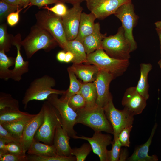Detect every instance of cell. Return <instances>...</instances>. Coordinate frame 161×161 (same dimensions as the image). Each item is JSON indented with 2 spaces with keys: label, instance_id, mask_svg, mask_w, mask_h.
I'll return each instance as SVG.
<instances>
[{
  "label": "cell",
  "instance_id": "cell-1",
  "mask_svg": "<svg viewBox=\"0 0 161 161\" xmlns=\"http://www.w3.org/2000/svg\"><path fill=\"white\" fill-rule=\"evenodd\" d=\"M21 44L28 58L41 49L49 52L58 44L49 32L36 24L31 27L29 34Z\"/></svg>",
  "mask_w": 161,
  "mask_h": 161
},
{
  "label": "cell",
  "instance_id": "cell-2",
  "mask_svg": "<svg viewBox=\"0 0 161 161\" xmlns=\"http://www.w3.org/2000/svg\"><path fill=\"white\" fill-rule=\"evenodd\" d=\"M56 84L54 78L48 75H44L32 81L26 89L22 103L26 109L28 103L32 100L43 101L47 100L52 94L63 95L66 91L54 89Z\"/></svg>",
  "mask_w": 161,
  "mask_h": 161
},
{
  "label": "cell",
  "instance_id": "cell-3",
  "mask_svg": "<svg viewBox=\"0 0 161 161\" xmlns=\"http://www.w3.org/2000/svg\"><path fill=\"white\" fill-rule=\"evenodd\" d=\"M76 123L88 126L95 132L104 131L113 134L111 124L107 119L103 108L97 105L91 108H84L76 112Z\"/></svg>",
  "mask_w": 161,
  "mask_h": 161
},
{
  "label": "cell",
  "instance_id": "cell-4",
  "mask_svg": "<svg viewBox=\"0 0 161 161\" xmlns=\"http://www.w3.org/2000/svg\"><path fill=\"white\" fill-rule=\"evenodd\" d=\"M93 64L99 70L106 71L116 78L122 75L128 69L129 60H120L109 56L102 48L87 55L86 62Z\"/></svg>",
  "mask_w": 161,
  "mask_h": 161
},
{
  "label": "cell",
  "instance_id": "cell-5",
  "mask_svg": "<svg viewBox=\"0 0 161 161\" xmlns=\"http://www.w3.org/2000/svg\"><path fill=\"white\" fill-rule=\"evenodd\" d=\"M45 10L39 11L35 14L36 24L49 32L66 52L68 41L66 37L62 17Z\"/></svg>",
  "mask_w": 161,
  "mask_h": 161
},
{
  "label": "cell",
  "instance_id": "cell-6",
  "mask_svg": "<svg viewBox=\"0 0 161 161\" xmlns=\"http://www.w3.org/2000/svg\"><path fill=\"white\" fill-rule=\"evenodd\" d=\"M41 107L44 112V120L35 134L34 139L52 145L55 129L58 125H62L61 118L56 109L47 100L44 102Z\"/></svg>",
  "mask_w": 161,
  "mask_h": 161
},
{
  "label": "cell",
  "instance_id": "cell-7",
  "mask_svg": "<svg viewBox=\"0 0 161 161\" xmlns=\"http://www.w3.org/2000/svg\"><path fill=\"white\" fill-rule=\"evenodd\" d=\"M102 48L109 56L118 59L129 60L130 53L133 52L122 26L115 35L106 36L103 39Z\"/></svg>",
  "mask_w": 161,
  "mask_h": 161
},
{
  "label": "cell",
  "instance_id": "cell-8",
  "mask_svg": "<svg viewBox=\"0 0 161 161\" xmlns=\"http://www.w3.org/2000/svg\"><path fill=\"white\" fill-rule=\"evenodd\" d=\"M103 108L106 116L113 128V140L118 138L124 128L132 126L134 115L126 108L122 110L116 109L113 103L112 95Z\"/></svg>",
  "mask_w": 161,
  "mask_h": 161
},
{
  "label": "cell",
  "instance_id": "cell-9",
  "mask_svg": "<svg viewBox=\"0 0 161 161\" xmlns=\"http://www.w3.org/2000/svg\"><path fill=\"white\" fill-rule=\"evenodd\" d=\"M57 94L50 95L47 100L57 110L60 115L63 129L70 137L74 138L77 133L74 129L76 124L77 114L68 105L67 102L58 98Z\"/></svg>",
  "mask_w": 161,
  "mask_h": 161
},
{
  "label": "cell",
  "instance_id": "cell-10",
  "mask_svg": "<svg viewBox=\"0 0 161 161\" xmlns=\"http://www.w3.org/2000/svg\"><path fill=\"white\" fill-rule=\"evenodd\" d=\"M114 14L121 21L125 36L131 45L132 51H134L137 46L134 38L133 30L137 22L138 16L134 12L131 1L121 5Z\"/></svg>",
  "mask_w": 161,
  "mask_h": 161
},
{
  "label": "cell",
  "instance_id": "cell-11",
  "mask_svg": "<svg viewBox=\"0 0 161 161\" xmlns=\"http://www.w3.org/2000/svg\"><path fill=\"white\" fill-rule=\"evenodd\" d=\"M131 0H86L88 9L99 19L114 14L122 5Z\"/></svg>",
  "mask_w": 161,
  "mask_h": 161
},
{
  "label": "cell",
  "instance_id": "cell-12",
  "mask_svg": "<svg viewBox=\"0 0 161 161\" xmlns=\"http://www.w3.org/2000/svg\"><path fill=\"white\" fill-rule=\"evenodd\" d=\"M67 13L62 17L63 26L67 40L75 39L78 34L81 14L83 8L80 4L73 5Z\"/></svg>",
  "mask_w": 161,
  "mask_h": 161
},
{
  "label": "cell",
  "instance_id": "cell-13",
  "mask_svg": "<svg viewBox=\"0 0 161 161\" xmlns=\"http://www.w3.org/2000/svg\"><path fill=\"white\" fill-rule=\"evenodd\" d=\"M74 139L87 141L90 145L93 152L98 156L100 161H108L107 147L113 142L110 135L103 134L101 131H95L92 137L76 136Z\"/></svg>",
  "mask_w": 161,
  "mask_h": 161
},
{
  "label": "cell",
  "instance_id": "cell-14",
  "mask_svg": "<svg viewBox=\"0 0 161 161\" xmlns=\"http://www.w3.org/2000/svg\"><path fill=\"white\" fill-rule=\"evenodd\" d=\"M115 78L111 74L103 70H99L97 77L93 82L97 92V105L103 108L108 102L111 94L109 92L110 84Z\"/></svg>",
  "mask_w": 161,
  "mask_h": 161
},
{
  "label": "cell",
  "instance_id": "cell-15",
  "mask_svg": "<svg viewBox=\"0 0 161 161\" xmlns=\"http://www.w3.org/2000/svg\"><path fill=\"white\" fill-rule=\"evenodd\" d=\"M146 100L138 92L136 86H131L125 91L121 103L124 108L134 115L142 113L146 106Z\"/></svg>",
  "mask_w": 161,
  "mask_h": 161
},
{
  "label": "cell",
  "instance_id": "cell-16",
  "mask_svg": "<svg viewBox=\"0 0 161 161\" xmlns=\"http://www.w3.org/2000/svg\"><path fill=\"white\" fill-rule=\"evenodd\" d=\"M44 112L41 107L39 112L27 124L20 139V143L26 152L32 143L37 131L44 120Z\"/></svg>",
  "mask_w": 161,
  "mask_h": 161
},
{
  "label": "cell",
  "instance_id": "cell-17",
  "mask_svg": "<svg viewBox=\"0 0 161 161\" xmlns=\"http://www.w3.org/2000/svg\"><path fill=\"white\" fill-rule=\"evenodd\" d=\"M21 35L18 34L13 37L12 43L16 47L17 53L14 68L11 70L10 79L18 82L21 80L22 75L27 72L29 70V62L24 60L21 54Z\"/></svg>",
  "mask_w": 161,
  "mask_h": 161
},
{
  "label": "cell",
  "instance_id": "cell-18",
  "mask_svg": "<svg viewBox=\"0 0 161 161\" xmlns=\"http://www.w3.org/2000/svg\"><path fill=\"white\" fill-rule=\"evenodd\" d=\"M70 138L63 129L62 125H58L55 130L53 143L58 155L64 157L72 156V148L69 143Z\"/></svg>",
  "mask_w": 161,
  "mask_h": 161
},
{
  "label": "cell",
  "instance_id": "cell-19",
  "mask_svg": "<svg viewBox=\"0 0 161 161\" xmlns=\"http://www.w3.org/2000/svg\"><path fill=\"white\" fill-rule=\"evenodd\" d=\"M83 63L73 64L68 68L83 83L94 82L97 77L99 69L93 64Z\"/></svg>",
  "mask_w": 161,
  "mask_h": 161
},
{
  "label": "cell",
  "instance_id": "cell-20",
  "mask_svg": "<svg viewBox=\"0 0 161 161\" xmlns=\"http://www.w3.org/2000/svg\"><path fill=\"white\" fill-rule=\"evenodd\" d=\"M157 126L155 123L153 128L150 136L147 141L142 145L137 146L135 148L132 155L128 157V161H157L158 157L155 155L149 156L148 154L149 147Z\"/></svg>",
  "mask_w": 161,
  "mask_h": 161
},
{
  "label": "cell",
  "instance_id": "cell-21",
  "mask_svg": "<svg viewBox=\"0 0 161 161\" xmlns=\"http://www.w3.org/2000/svg\"><path fill=\"white\" fill-rule=\"evenodd\" d=\"M106 35V34L101 33L99 23H95L93 32L85 37L82 43L87 54L102 48V42Z\"/></svg>",
  "mask_w": 161,
  "mask_h": 161
},
{
  "label": "cell",
  "instance_id": "cell-22",
  "mask_svg": "<svg viewBox=\"0 0 161 161\" xmlns=\"http://www.w3.org/2000/svg\"><path fill=\"white\" fill-rule=\"evenodd\" d=\"M97 19L95 15L91 12L87 14L85 12L81 13L78 34L75 40L82 43L85 37L93 31Z\"/></svg>",
  "mask_w": 161,
  "mask_h": 161
},
{
  "label": "cell",
  "instance_id": "cell-23",
  "mask_svg": "<svg viewBox=\"0 0 161 161\" xmlns=\"http://www.w3.org/2000/svg\"><path fill=\"white\" fill-rule=\"evenodd\" d=\"M140 77L136 88L138 92L147 100L149 96L148 76L152 66L150 63H142L140 64Z\"/></svg>",
  "mask_w": 161,
  "mask_h": 161
},
{
  "label": "cell",
  "instance_id": "cell-24",
  "mask_svg": "<svg viewBox=\"0 0 161 161\" xmlns=\"http://www.w3.org/2000/svg\"><path fill=\"white\" fill-rule=\"evenodd\" d=\"M29 154L44 157L57 156L55 148L53 144L49 145L42 143L34 139L27 150Z\"/></svg>",
  "mask_w": 161,
  "mask_h": 161
},
{
  "label": "cell",
  "instance_id": "cell-25",
  "mask_svg": "<svg viewBox=\"0 0 161 161\" xmlns=\"http://www.w3.org/2000/svg\"><path fill=\"white\" fill-rule=\"evenodd\" d=\"M70 51L74 56L73 64L85 63L87 54L82 43L75 39L68 41L66 52Z\"/></svg>",
  "mask_w": 161,
  "mask_h": 161
},
{
  "label": "cell",
  "instance_id": "cell-26",
  "mask_svg": "<svg viewBox=\"0 0 161 161\" xmlns=\"http://www.w3.org/2000/svg\"><path fill=\"white\" fill-rule=\"evenodd\" d=\"M77 94H80L83 97L86 103L85 107H92L97 105V92L93 82L83 83L80 89Z\"/></svg>",
  "mask_w": 161,
  "mask_h": 161
},
{
  "label": "cell",
  "instance_id": "cell-27",
  "mask_svg": "<svg viewBox=\"0 0 161 161\" xmlns=\"http://www.w3.org/2000/svg\"><path fill=\"white\" fill-rule=\"evenodd\" d=\"M36 114H31L21 119L1 124L5 129L20 139L25 126Z\"/></svg>",
  "mask_w": 161,
  "mask_h": 161
},
{
  "label": "cell",
  "instance_id": "cell-28",
  "mask_svg": "<svg viewBox=\"0 0 161 161\" xmlns=\"http://www.w3.org/2000/svg\"><path fill=\"white\" fill-rule=\"evenodd\" d=\"M3 50H0V78L5 80L11 78V70L9 68L15 65L16 58L8 57Z\"/></svg>",
  "mask_w": 161,
  "mask_h": 161
},
{
  "label": "cell",
  "instance_id": "cell-29",
  "mask_svg": "<svg viewBox=\"0 0 161 161\" xmlns=\"http://www.w3.org/2000/svg\"><path fill=\"white\" fill-rule=\"evenodd\" d=\"M69 79V86L68 89L66 91L64 94L60 98L62 100L67 102L72 96L77 94L79 91L83 83L80 82L77 79L76 76L71 70L67 68Z\"/></svg>",
  "mask_w": 161,
  "mask_h": 161
},
{
  "label": "cell",
  "instance_id": "cell-30",
  "mask_svg": "<svg viewBox=\"0 0 161 161\" xmlns=\"http://www.w3.org/2000/svg\"><path fill=\"white\" fill-rule=\"evenodd\" d=\"M19 102L8 93H0V112L19 110Z\"/></svg>",
  "mask_w": 161,
  "mask_h": 161
},
{
  "label": "cell",
  "instance_id": "cell-31",
  "mask_svg": "<svg viewBox=\"0 0 161 161\" xmlns=\"http://www.w3.org/2000/svg\"><path fill=\"white\" fill-rule=\"evenodd\" d=\"M31 114L19 110L0 112V124H3L13 122Z\"/></svg>",
  "mask_w": 161,
  "mask_h": 161
},
{
  "label": "cell",
  "instance_id": "cell-32",
  "mask_svg": "<svg viewBox=\"0 0 161 161\" xmlns=\"http://www.w3.org/2000/svg\"><path fill=\"white\" fill-rule=\"evenodd\" d=\"M13 37L10 36L7 32L6 26L1 25L0 26V50H3L5 52H8L12 45Z\"/></svg>",
  "mask_w": 161,
  "mask_h": 161
},
{
  "label": "cell",
  "instance_id": "cell-33",
  "mask_svg": "<svg viewBox=\"0 0 161 161\" xmlns=\"http://www.w3.org/2000/svg\"><path fill=\"white\" fill-rule=\"evenodd\" d=\"M28 161H75V156L64 157L57 155L53 157H44L35 155H27Z\"/></svg>",
  "mask_w": 161,
  "mask_h": 161
},
{
  "label": "cell",
  "instance_id": "cell-34",
  "mask_svg": "<svg viewBox=\"0 0 161 161\" xmlns=\"http://www.w3.org/2000/svg\"><path fill=\"white\" fill-rule=\"evenodd\" d=\"M92 150L90 144L85 143L80 148H72V155L75 157L76 161H83Z\"/></svg>",
  "mask_w": 161,
  "mask_h": 161
},
{
  "label": "cell",
  "instance_id": "cell-35",
  "mask_svg": "<svg viewBox=\"0 0 161 161\" xmlns=\"http://www.w3.org/2000/svg\"><path fill=\"white\" fill-rule=\"evenodd\" d=\"M113 141L112 149L110 150H107L108 161H119L122 145L118 138L113 140Z\"/></svg>",
  "mask_w": 161,
  "mask_h": 161
},
{
  "label": "cell",
  "instance_id": "cell-36",
  "mask_svg": "<svg viewBox=\"0 0 161 161\" xmlns=\"http://www.w3.org/2000/svg\"><path fill=\"white\" fill-rule=\"evenodd\" d=\"M67 102L76 112L84 108L86 106V103L83 97L79 94H77L71 97Z\"/></svg>",
  "mask_w": 161,
  "mask_h": 161
},
{
  "label": "cell",
  "instance_id": "cell-37",
  "mask_svg": "<svg viewBox=\"0 0 161 161\" xmlns=\"http://www.w3.org/2000/svg\"><path fill=\"white\" fill-rule=\"evenodd\" d=\"M19 5H14L7 3L4 1H0V18L1 21L10 13L16 11L21 8Z\"/></svg>",
  "mask_w": 161,
  "mask_h": 161
},
{
  "label": "cell",
  "instance_id": "cell-38",
  "mask_svg": "<svg viewBox=\"0 0 161 161\" xmlns=\"http://www.w3.org/2000/svg\"><path fill=\"white\" fill-rule=\"evenodd\" d=\"M42 8L49 11L61 17L67 13L68 9L64 3L61 2L55 4L54 6L51 7H49L47 5Z\"/></svg>",
  "mask_w": 161,
  "mask_h": 161
},
{
  "label": "cell",
  "instance_id": "cell-39",
  "mask_svg": "<svg viewBox=\"0 0 161 161\" xmlns=\"http://www.w3.org/2000/svg\"><path fill=\"white\" fill-rule=\"evenodd\" d=\"M6 147L9 153L20 156L26 155V152L19 143L10 142L6 144Z\"/></svg>",
  "mask_w": 161,
  "mask_h": 161
},
{
  "label": "cell",
  "instance_id": "cell-40",
  "mask_svg": "<svg viewBox=\"0 0 161 161\" xmlns=\"http://www.w3.org/2000/svg\"><path fill=\"white\" fill-rule=\"evenodd\" d=\"M133 127V126L124 128L120 132L118 139L122 146L129 147L130 142L129 141L130 134Z\"/></svg>",
  "mask_w": 161,
  "mask_h": 161
},
{
  "label": "cell",
  "instance_id": "cell-41",
  "mask_svg": "<svg viewBox=\"0 0 161 161\" xmlns=\"http://www.w3.org/2000/svg\"><path fill=\"white\" fill-rule=\"evenodd\" d=\"M0 138L6 140L7 143L11 142H15L20 143V139L5 129L0 124Z\"/></svg>",
  "mask_w": 161,
  "mask_h": 161
},
{
  "label": "cell",
  "instance_id": "cell-42",
  "mask_svg": "<svg viewBox=\"0 0 161 161\" xmlns=\"http://www.w3.org/2000/svg\"><path fill=\"white\" fill-rule=\"evenodd\" d=\"M0 161H28L27 155H18L10 153L0 157Z\"/></svg>",
  "mask_w": 161,
  "mask_h": 161
},
{
  "label": "cell",
  "instance_id": "cell-43",
  "mask_svg": "<svg viewBox=\"0 0 161 161\" xmlns=\"http://www.w3.org/2000/svg\"><path fill=\"white\" fill-rule=\"evenodd\" d=\"M60 2L58 0H31L28 6L29 7L32 5L36 6L40 8L49 4H56Z\"/></svg>",
  "mask_w": 161,
  "mask_h": 161
},
{
  "label": "cell",
  "instance_id": "cell-44",
  "mask_svg": "<svg viewBox=\"0 0 161 161\" xmlns=\"http://www.w3.org/2000/svg\"><path fill=\"white\" fill-rule=\"evenodd\" d=\"M23 8L18 9L16 11L9 14L7 16V21L10 26L15 25L18 22L19 20V13Z\"/></svg>",
  "mask_w": 161,
  "mask_h": 161
},
{
  "label": "cell",
  "instance_id": "cell-45",
  "mask_svg": "<svg viewBox=\"0 0 161 161\" xmlns=\"http://www.w3.org/2000/svg\"><path fill=\"white\" fill-rule=\"evenodd\" d=\"M7 143L6 140L0 138V157L8 153L6 147V145Z\"/></svg>",
  "mask_w": 161,
  "mask_h": 161
},
{
  "label": "cell",
  "instance_id": "cell-46",
  "mask_svg": "<svg viewBox=\"0 0 161 161\" xmlns=\"http://www.w3.org/2000/svg\"><path fill=\"white\" fill-rule=\"evenodd\" d=\"M128 153L127 150L124 149L121 150L119 161H124L127 160L128 158Z\"/></svg>",
  "mask_w": 161,
  "mask_h": 161
},
{
  "label": "cell",
  "instance_id": "cell-47",
  "mask_svg": "<svg viewBox=\"0 0 161 161\" xmlns=\"http://www.w3.org/2000/svg\"><path fill=\"white\" fill-rule=\"evenodd\" d=\"M66 52L64 50L59 52L56 55V58L58 61L60 62H64Z\"/></svg>",
  "mask_w": 161,
  "mask_h": 161
},
{
  "label": "cell",
  "instance_id": "cell-48",
  "mask_svg": "<svg viewBox=\"0 0 161 161\" xmlns=\"http://www.w3.org/2000/svg\"><path fill=\"white\" fill-rule=\"evenodd\" d=\"M74 58V56L72 52L69 51L66 52L64 62L68 63L71 62H72Z\"/></svg>",
  "mask_w": 161,
  "mask_h": 161
},
{
  "label": "cell",
  "instance_id": "cell-49",
  "mask_svg": "<svg viewBox=\"0 0 161 161\" xmlns=\"http://www.w3.org/2000/svg\"><path fill=\"white\" fill-rule=\"evenodd\" d=\"M31 0H20L19 5L21 7H23V8L28 6Z\"/></svg>",
  "mask_w": 161,
  "mask_h": 161
},
{
  "label": "cell",
  "instance_id": "cell-50",
  "mask_svg": "<svg viewBox=\"0 0 161 161\" xmlns=\"http://www.w3.org/2000/svg\"><path fill=\"white\" fill-rule=\"evenodd\" d=\"M9 4L14 5H19L20 4V0H1Z\"/></svg>",
  "mask_w": 161,
  "mask_h": 161
},
{
  "label": "cell",
  "instance_id": "cell-51",
  "mask_svg": "<svg viewBox=\"0 0 161 161\" xmlns=\"http://www.w3.org/2000/svg\"><path fill=\"white\" fill-rule=\"evenodd\" d=\"M155 25L157 32L161 33V21L156 22L155 23Z\"/></svg>",
  "mask_w": 161,
  "mask_h": 161
},
{
  "label": "cell",
  "instance_id": "cell-52",
  "mask_svg": "<svg viewBox=\"0 0 161 161\" xmlns=\"http://www.w3.org/2000/svg\"><path fill=\"white\" fill-rule=\"evenodd\" d=\"M157 32L158 34L159 38V41H160V54H161L160 58V60H159V61L158 62V64L160 67V68L161 69V33H160L159 32Z\"/></svg>",
  "mask_w": 161,
  "mask_h": 161
},
{
  "label": "cell",
  "instance_id": "cell-53",
  "mask_svg": "<svg viewBox=\"0 0 161 161\" xmlns=\"http://www.w3.org/2000/svg\"><path fill=\"white\" fill-rule=\"evenodd\" d=\"M86 0H68V3L72 4L73 5L77 4H79Z\"/></svg>",
  "mask_w": 161,
  "mask_h": 161
},
{
  "label": "cell",
  "instance_id": "cell-54",
  "mask_svg": "<svg viewBox=\"0 0 161 161\" xmlns=\"http://www.w3.org/2000/svg\"><path fill=\"white\" fill-rule=\"evenodd\" d=\"M58 0L59 1L61 2H62L64 3H68V0Z\"/></svg>",
  "mask_w": 161,
  "mask_h": 161
},
{
  "label": "cell",
  "instance_id": "cell-55",
  "mask_svg": "<svg viewBox=\"0 0 161 161\" xmlns=\"http://www.w3.org/2000/svg\"></svg>",
  "mask_w": 161,
  "mask_h": 161
}]
</instances>
